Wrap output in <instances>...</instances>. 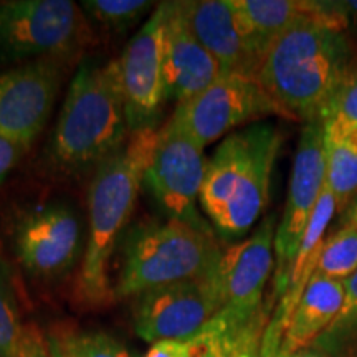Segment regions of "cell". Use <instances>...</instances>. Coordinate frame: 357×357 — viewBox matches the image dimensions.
<instances>
[{
	"label": "cell",
	"instance_id": "cell-1",
	"mask_svg": "<svg viewBox=\"0 0 357 357\" xmlns=\"http://www.w3.org/2000/svg\"><path fill=\"white\" fill-rule=\"evenodd\" d=\"M342 17H307L284 30L261 58L257 82L291 121L319 118L347 71L357 48Z\"/></svg>",
	"mask_w": 357,
	"mask_h": 357
},
{
	"label": "cell",
	"instance_id": "cell-2",
	"mask_svg": "<svg viewBox=\"0 0 357 357\" xmlns=\"http://www.w3.org/2000/svg\"><path fill=\"white\" fill-rule=\"evenodd\" d=\"M283 139L273 123H253L229 134L207 160L199 204L225 242L242 238L266 211Z\"/></svg>",
	"mask_w": 357,
	"mask_h": 357
},
{
	"label": "cell",
	"instance_id": "cell-3",
	"mask_svg": "<svg viewBox=\"0 0 357 357\" xmlns=\"http://www.w3.org/2000/svg\"><path fill=\"white\" fill-rule=\"evenodd\" d=\"M155 141V128L131 134L128 146L102 160L93 177L88 197V243L77 284L79 301L86 306H102L114 298L109 260L134 211Z\"/></svg>",
	"mask_w": 357,
	"mask_h": 357
},
{
	"label": "cell",
	"instance_id": "cell-4",
	"mask_svg": "<svg viewBox=\"0 0 357 357\" xmlns=\"http://www.w3.org/2000/svg\"><path fill=\"white\" fill-rule=\"evenodd\" d=\"M129 132L118 60L84 63L65 96L52 139V155L66 171H79L116 154Z\"/></svg>",
	"mask_w": 357,
	"mask_h": 357
},
{
	"label": "cell",
	"instance_id": "cell-5",
	"mask_svg": "<svg viewBox=\"0 0 357 357\" xmlns=\"http://www.w3.org/2000/svg\"><path fill=\"white\" fill-rule=\"evenodd\" d=\"M222 257L215 234H204L174 218L139 222L123 240L114 298H136L153 288L202 278L217 270Z\"/></svg>",
	"mask_w": 357,
	"mask_h": 357
},
{
	"label": "cell",
	"instance_id": "cell-6",
	"mask_svg": "<svg viewBox=\"0 0 357 357\" xmlns=\"http://www.w3.org/2000/svg\"><path fill=\"white\" fill-rule=\"evenodd\" d=\"M204 149L181 119L172 114L166 126L158 129V141L146 169L144 184L169 218L204 234H215L197 208L207 171Z\"/></svg>",
	"mask_w": 357,
	"mask_h": 357
},
{
	"label": "cell",
	"instance_id": "cell-7",
	"mask_svg": "<svg viewBox=\"0 0 357 357\" xmlns=\"http://www.w3.org/2000/svg\"><path fill=\"white\" fill-rule=\"evenodd\" d=\"M86 38L84 17L70 0L0 2V58L66 56Z\"/></svg>",
	"mask_w": 357,
	"mask_h": 357
},
{
	"label": "cell",
	"instance_id": "cell-8",
	"mask_svg": "<svg viewBox=\"0 0 357 357\" xmlns=\"http://www.w3.org/2000/svg\"><path fill=\"white\" fill-rule=\"evenodd\" d=\"M276 227V215L270 213L247 240L223 250L218 265L223 307L204 329L234 336L261 311L263 291L275 268Z\"/></svg>",
	"mask_w": 357,
	"mask_h": 357
},
{
	"label": "cell",
	"instance_id": "cell-9",
	"mask_svg": "<svg viewBox=\"0 0 357 357\" xmlns=\"http://www.w3.org/2000/svg\"><path fill=\"white\" fill-rule=\"evenodd\" d=\"M223 307L218 268L202 278L178 281L137 294L134 331L146 342L192 341Z\"/></svg>",
	"mask_w": 357,
	"mask_h": 357
},
{
	"label": "cell",
	"instance_id": "cell-10",
	"mask_svg": "<svg viewBox=\"0 0 357 357\" xmlns=\"http://www.w3.org/2000/svg\"><path fill=\"white\" fill-rule=\"evenodd\" d=\"M324 123L316 118L305 123L294 153L288 199L275 235V291L281 300L307 222L324 187Z\"/></svg>",
	"mask_w": 357,
	"mask_h": 357
},
{
	"label": "cell",
	"instance_id": "cell-11",
	"mask_svg": "<svg viewBox=\"0 0 357 357\" xmlns=\"http://www.w3.org/2000/svg\"><path fill=\"white\" fill-rule=\"evenodd\" d=\"M174 114L204 147L231 129L260 123L268 116L291 121L287 111L255 78L235 73L222 75L197 96L177 105Z\"/></svg>",
	"mask_w": 357,
	"mask_h": 357
},
{
	"label": "cell",
	"instance_id": "cell-12",
	"mask_svg": "<svg viewBox=\"0 0 357 357\" xmlns=\"http://www.w3.org/2000/svg\"><path fill=\"white\" fill-rule=\"evenodd\" d=\"M166 12L167 2L159 3L139 32L129 40L128 47L118 60L126 121L131 134L155 128L160 109L166 101V86H164Z\"/></svg>",
	"mask_w": 357,
	"mask_h": 357
},
{
	"label": "cell",
	"instance_id": "cell-13",
	"mask_svg": "<svg viewBox=\"0 0 357 357\" xmlns=\"http://www.w3.org/2000/svg\"><path fill=\"white\" fill-rule=\"evenodd\" d=\"M60 83V65L52 60L0 75V137L29 149L50 118Z\"/></svg>",
	"mask_w": 357,
	"mask_h": 357
},
{
	"label": "cell",
	"instance_id": "cell-14",
	"mask_svg": "<svg viewBox=\"0 0 357 357\" xmlns=\"http://www.w3.org/2000/svg\"><path fill=\"white\" fill-rule=\"evenodd\" d=\"M78 217L61 204L35 208L15 230V252L22 265L40 278L66 273L79 253Z\"/></svg>",
	"mask_w": 357,
	"mask_h": 357
},
{
	"label": "cell",
	"instance_id": "cell-15",
	"mask_svg": "<svg viewBox=\"0 0 357 357\" xmlns=\"http://www.w3.org/2000/svg\"><path fill=\"white\" fill-rule=\"evenodd\" d=\"M181 8L190 32L218 61L223 75L257 79L261 55L245 32L231 0H185Z\"/></svg>",
	"mask_w": 357,
	"mask_h": 357
},
{
	"label": "cell",
	"instance_id": "cell-16",
	"mask_svg": "<svg viewBox=\"0 0 357 357\" xmlns=\"http://www.w3.org/2000/svg\"><path fill=\"white\" fill-rule=\"evenodd\" d=\"M223 75L222 66L194 37L181 2H167L164 24V86L166 101L192 100Z\"/></svg>",
	"mask_w": 357,
	"mask_h": 357
},
{
	"label": "cell",
	"instance_id": "cell-17",
	"mask_svg": "<svg viewBox=\"0 0 357 357\" xmlns=\"http://www.w3.org/2000/svg\"><path fill=\"white\" fill-rule=\"evenodd\" d=\"M245 32L261 58L275 38L307 17H347L337 2L316 0H231Z\"/></svg>",
	"mask_w": 357,
	"mask_h": 357
},
{
	"label": "cell",
	"instance_id": "cell-18",
	"mask_svg": "<svg viewBox=\"0 0 357 357\" xmlns=\"http://www.w3.org/2000/svg\"><path fill=\"white\" fill-rule=\"evenodd\" d=\"M344 281L312 275L300 303L289 318L283 344L294 354L311 347L336 321L344 305Z\"/></svg>",
	"mask_w": 357,
	"mask_h": 357
},
{
	"label": "cell",
	"instance_id": "cell-19",
	"mask_svg": "<svg viewBox=\"0 0 357 357\" xmlns=\"http://www.w3.org/2000/svg\"><path fill=\"white\" fill-rule=\"evenodd\" d=\"M336 211V199H334L333 192L329 190V187L324 182L323 192H321L314 212H312L310 222H307L305 235H303L300 248H298L296 258H294L291 273H289L288 289L283 294V298H281L273 312L276 318H280L287 324V328L294 307L300 303L307 283H310L312 275H314L316 266H318L319 253L323 250L326 240V230H328Z\"/></svg>",
	"mask_w": 357,
	"mask_h": 357
},
{
	"label": "cell",
	"instance_id": "cell-20",
	"mask_svg": "<svg viewBox=\"0 0 357 357\" xmlns=\"http://www.w3.org/2000/svg\"><path fill=\"white\" fill-rule=\"evenodd\" d=\"M324 123V182L336 199L337 213L349 207L357 195V132Z\"/></svg>",
	"mask_w": 357,
	"mask_h": 357
},
{
	"label": "cell",
	"instance_id": "cell-21",
	"mask_svg": "<svg viewBox=\"0 0 357 357\" xmlns=\"http://www.w3.org/2000/svg\"><path fill=\"white\" fill-rule=\"evenodd\" d=\"M344 305L337 318L311 347L328 357H357V273L344 281Z\"/></svg>",
	"mask_w": 357,
	"mask_h": 357
},
{
	"label": "cell",
	"instance_id": "cell-22",
	"mask_svg": "<svg viewBox=\"0 0 357 357\" xmlns=\"http://www.w3.org/2000/svg\"><path fill=\"white\" fill-rule=\"evenodd\" d=\"M357 273V230L339 227L324 240L314 275L337 281L349 280Z\"/></svg>",
	"mask_w": 357,
	"mask_h": 357
},
{
	"label": "cell",
	"instance_id": "cell-23",
	"mask_svg": "<svg viewBox=\"0 0 357 357\" xmlns=\"http://www.w3.org/2000/svg\"><path fill=\"white\" fill-rule=\"evenodd\" d=\"M63 357H134L119 339L105 331H60L50 334Z\"/></svg>",
	"mask_w": 357,
	"mask_h": 357
},
{
	"label": "cell",
	"instance_id": "cell-24",
	"mask_svg": "<svg viewBox=\"0 0 357 357\" xmlns=\"http://www.w3.org/2000/svg\"><path fill=\"white\" fill-rule=\"evenodd\" d=\"M89 15L111 30L132 26L154 3L147 0H84L82 3Z\"/></svg>",
	"mask_w": 357,
	"mask_h": 357
},
{
	"label": "cell",
	"instance_id": "cell-25",
	"mask_svg": "<svg viewBox=\"0 0 357 357\" xmlns=\"http://www.w3.org/2000/svg\"><path fill=\"white\" fill-rule=\"evenodd\" d=\"M24 328L10 278L0 263V357H15Z\"/></svg>",
	"mask_w": 357,
	"mask_h": 357
},
{
	"label": "cell",
	"instance_id": "cell-26",
	"mask_svg": "<svg viewBox=\"0 0 357 357\" xmlns=\"http://www.w3.org/2000/svg\"><path fill=\"white\" fill-rule=\"evenodd\" d=\"M323 121L357 132V63L347 71L321 114Z\"/></svg>",
	"mask_w": 357,
	"mask_h": 357
},
{
	"label": "cell",
	"instance_id": "cell-27",
	"mask_svg": "<svg viewBox=\"0 0 357 357\" xmlns=\"http://www.w3.org/2000/svg\"><path fill=\"white\" fill-rule=\"evenodd\" d=\"M265 305H263L261 311L253 318L247 328L242 333L234 334V336H223V334H217L207 329H202L197 336L194 337V341H197L200 344V357H240L242 356L243 346L247 342V339L252 333L253 326L257 324L258 318L261 316Z\"/></svg>",
	"mask_w": 357,
	"mask_h": 357
},
{
	"label": "cell",
	"instance_id": "cell-28",
	"mask_svg": "<svg viewBox=\"0 0 357 357\" xmlns=\"http://www.w3.org/2000/svg\"><path fill=\"white\" fill-rule=\"evenodd\" d=\"M284 334H287V324L271 314L261 337L260 357H291L293 354L283 344Z\"/></svg>",
	"mask_w": 357,
	"mask_h": 357
},
{
	"label": "cell",
	"instance_id": "cell-29",
	"mask_svg": "<svg viewBox=\"0 0 357 357\" xmlns=\"http://www.w3.org/2000/svg\"><path fill=\"white\" fill-rule=\"evenodd\" d=\"M15 357H52L47 339L43 337L37 326H25Z\"/></svg>",
	"mask_w": 357,
	"mask_h": 357
},
{
	"label": "cell",
	"instance_id": "cell-30",
	"mask_svg": "<svg viewBox=\"0 0 357 357\" xmlns=\"http://www.w3.org/2000/svg\"><path fill=\"white\" fill-rule=\"evenodd\" d=\"M144 357H200L197 341H158L149 347Z\"/></svg>",
	"mask_w": 357,
	"mask_h": 357
},
{
	"label": "cell",
	"instance_id": "cell-31",
	"mask_svg": "<svg viewBox=\"0 0 357 357\" xmlns=\"http://www.w3.org/2000/svg\"><path fill=\"white\" fill-rule=\"evenodd\" d=\"M25 153L26 147L0 137V185L3 184L6 177L17 166V162L24 158Z\"/></svg>",
	"mask_w": 357,
	"mask_h": 357
},
{
	"label": "cell",
	"instance_id": "cell-32",
	"mask_svg": "<svg viewBox=\"0 0 357 357\" xmlns=\"http://www.w3.org/2000/svg\"><path fill=\"white\" fill-rule=\"evenodd\" d=\"M271 305H273V300H270V303H266L265 305V310H263L261 316L258 318L257 324L253 326L252 333H250L247 342H245L242 356L240 357H260L261 337H263V333H265L268 321H270V318H271V311H270Z\"/></svg>",
	"mask_w": 357,
	"mask_h": 357
},
{
	"label": "cell",
	"instance_id": "cell-33",
	"mask_svg": "<svg viewBox=\"0 0 357 357\" xmlns=\"http://www.w3.org/2000/svg\"><path fill=\"white\" fill-rule=\"evenodd\" d=\"M339 227H351L357 230V195L349 204V207L339 215Z\"/></svg>",
	"mask_w": 357,
	"mask_h": 357
},
{
	"label": "cell",
	"instance_id": "cell-34",
	"mask_svg": "<svg viewBox=\"0 0 357 357\" xmlns=\"http://www.w3.org/2000/svg\"><path fill=\"white\" fill-rule=\"evenodd\" d=\"M337 7L341 8V12L347 17V20L357 19V0H347V2H337Z\"/></svg>",
	"mask_w": 357,
	"mask_h": 357
},
{
	"label": "cell",
	"instance_id": "cell-35",
	"mask_svg": "<svg viewBox=\"0 0 357 357\" xmlns=\"http://www.w3.org/2000/svg\"><path fill=\"white\" fill-rule=\"evenodd\" d=\"M291 357H328V356H326L324 352L314 349V347H305V349L294 352Z\"/></svg>",
	"mask_w": 357,
	"mask_h": 357
},
{
	"label": "cell",
	"instance_id": "cell-36",
	"mask_svg": "<svg viewBox=\"0 0 357 357\" xmlns=\"http://www.w3.org/2000/svg\"><path fill=\"white\" fill-rule=\"evenodd\" d=\"M47 342H48V349H50V354H52V357H63V356H61L60 349H58V346H56L55 339H53L52 336H48Z\"/></svg>",
	"mask_w": 357,
	"mask_h": 357
}]
</instances>
